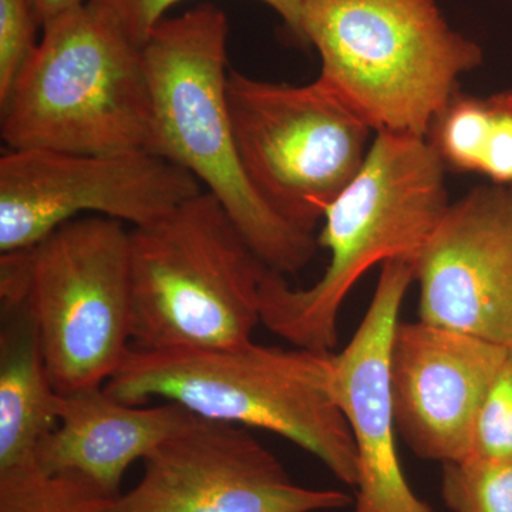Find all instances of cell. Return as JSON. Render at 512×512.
I'll list each match as a JSON object with an SVG mask.
<instances>
[{
  "label": "cell",
  "instance_id": "1",
  "mask_svg": "<svg viewBox=\"0 0 512 512\" xmlns=\"http://www.w3.org/2000/svg\"><path fill=\"white\" fill-rule=\"evenodd\" d=\"M446 167L427 138L376 133L359 173L323 215L319 247L329 265L309 288L295 289L268 269L261 323L295 348L333 352L343 303L373 266L414 262L451 202Z\"/></svg>",
  "mask_w": 512,
  "mask_h": 512
},
{
  "label": "cell",
  "instance_id": "2",
  "mask_svg": "<svg viewBox=\"0 0 512 512\" xmlns=\"http://www.w3.org/2000/svg\"><path fill=\"white\" fill-rule=\"evenodd\" d=\"M228 19L202 3L165 18L141 49L153 109L151 153L180 165L217 198L272 271L293 275L318 254V238L262 200L239 158L228 106Z\"/></svg>",
  "mask_w": 512,
  "mask_h": 512
},
{
  "label": "cell",
  "instance_id": "3",
  "mask_svg": "<svg viewBox=\"0 0 512 512\" xmlns=\"http://www.w3.org/2000/svg\"><path fill=\"white\" fill-rule=\"evenodd\" d=\"M333 353L248 342L235 348L138 350L104 384L114 399L177 403L202 419L284 437L356 487V448L332 390Z\"/></svg>",
  "mask_w": 512,
  "mask_h": 512
},
{
  "label": "cell",
  "instance_id": "4",
  "mask_svg": "<svg viewBox=\"0 0 512 512\" xmlns=\"http://www.w3.org/2000/svg\"><path fill=\"white\" fill-rule=\"evenodd\" d=\"M302 35L322 60L318 82L375 133L426 138L484 57L437 0H303Z\"/></svg>",
  "mask_w": 512,
  "mask_h": 512
},
{
  "label": "cell",
  "instance_id": "5",
  "mask_svg": "<svg viewBox=\"0 0 512 512\" xmlns=\"http://www.w3.org/2000/svg\"><path fill=\"white\" fill-rule=\"evenodd\" d=\"M268 266L210 192L130 229L131 345L235 348L261 323Z\"/></svg>",
  "mask_w": 512,
  "mask_h": 512
},
{
  "label": "cell",
  "instance_id": "6",
  "mask_svg": "<svg viewBox=\"0 0 512 512\" xmlns=\"http://www.w3.org/2000/svg\"><path fill=\"white\" fill-rule=\"evenodd\" d=\"M0 103L9 150H151L153 109L141 49L90 3L43 26Z\"/></svg>",
  "mask_w": 512,
  "mask_h": 512
},
{
  "label": "cell",
  "instance_id": "7",
  "mask_svg": "<svg viewBox=\"0 0 512 512\" xmlns=\"http://www.w3.org/2000/svg\"><path fill=\"white\" fill-rule=\"evenodd\" d=\"M0 299L29 309L57 392L103 387L131 350L130 229L86 215L2 254Z\"/></svg>",
  "mask_w": 512,
  "mask_h": 512
},
{
  "label": "cell",
  "instance_id": "8",
  "mask_svg": "<svg viewBox=\"0 0 512 512\" xmlns=\"http://www.w3.org/2000/svg\"><path fill=\"white\" fill-rule=\"evenodd\" d=\"M228 106L252 187L282 220L313 234L365 163L372 127L318 80L291 86L229 72Z\"/></svg>",
  "mask_w": 512,
  "mask_h": 512
},
{
  "label": "cell",
  "instance_id": "9",
  "mask_svg": "<svg viewBox=\"0 0 512 512\" xmlns=\"http://www.w3.org/2000/svg\"><path fill=\"white\" fill-rule=\"evenodd\" d=\"M202 191L194 175L147 150H9L0 158V252L33 247L86 215L144 227Z\"/></svg>",
  "mask_w": 512,
  "mask_h": 512
},
{
  "label": "cell",
  "instance_id": "10",
  "mask_svg": "<svg viewBox=\"0 0 512 512\" xmlns=\"http://www.w3.org/2000/svg\"><path fill=\"white\" fill-rule=\"evenodd\" d=\"M144 473L109 512H318L352 503L293 483L241 426L197 417L144 458Z\"/></svg>",
  "mask_w": 512,
  "mask_h": 512
},
{
  "label": "cell",
  "instance_id": "11",
  "mask_svg": "<svg viewBox=\"0 0 512 512\" xmlns=\"http://www.w3.org/2000/svg\"><path fill=\"white\" fill-rule=\"evenodd\" d=\"M413 266L421 322L512 348L511 188L450 204Z\"/></svg>",
  "mask_w": 512,
  "mask_h": 512
},
{
  "label": "cell",
  "instance_id": "12",
  "mask_svg": "<svg viewBox=\"0 0 512 512\" xmlns=\"http://www.w3.org/2000/svg\"><path fill=\"white\" fill-rule=\"evenodd\" d=\"M413 282L412 261L384 262L359 328L345 349L333 353V396L356 448L353 512H434L404 476L390 384V346Z\"/></svg>",
  "mask_w": 512,
  "mask_h": 512
},
{
  "label": "cell",
  "instance_id": "13",
  "mask_svg": "<svg viewBox=\"0 0 512 512\" xmlns=\"http://www.w3.org/2000/svg\"><path fill=\"white\" fill-rule=\"evenodd\" d=\"M508 348L430 323L396 326L390 384L397 433L423 460L470 457L478 409Z\"/></svg>",
  "mask_w": 512,
  "mask_h": 512
},
{
  "label": "cell",
  "instance_id": "14",
  "mask_svg": "<svg viewBox=\"0 0 512 512\" xmlns=\"http://www.w3.org/2000/svg\"><path fill=\"white\" fill-rule=\"evenodd\" d=\"M197 417L177 403L120 402L104 386L62 394L59 423L37 447L36 464L49 474H77L119 497L128 467Z\"/></svg>",
  "mask_w": 512,
  "mask_h": 512
},
{
  "label": "cell",
  "instance_id": "15",
  "mask_svg": "<svg viewBox=\"0 0 512 512\" xmlns=\"http://www.w3.org/2000/svg\"><path fill=\"white\" fill-rule=\"evenodd\" d=\"M60 403L35 319L22 301L2 302L0 470L36 463L37 447L59 423Z\"/></svg>",
  "mask_w": 512,
  "mask_h": 512
},
{
  "label": "cell",
  "instance_id": "16",
  "mask_svg": "<svg viewBox=\"0 0 512 512\" xmlns=\"http://www.w3.org/2000/svg\"><path fill=\"white\" fill-rule=\"evenodd\" d=\"M426 138L447 171L484 175L512 190V90L488 97L458 90Z\"/></svg>",
  "mask_w": 512,
  "mask_h": 512
},
{
  "label": "cell",
  "instance_id": "17",
  "mask_svg": "<svg viewBox=\"0 0 512 512\" xmlns=\"http://www.w3.org/2000/svg\"><path fill=\"white\" fill-rule=\"evenodd\" d=\"M117 497L77 474L36 463L0 470V512H109Z\"/></svg>",
  "mask_w": 512,
  "mask_h": 512
},
{
  "label": "cell",
  "instance_id": "18",
  "mask_svg": "<svg viewBox=\"0 0 512 512\" xmlns=\"http://www.w3.org/2000/svg\"><path fill=\"white\" fill-rule=\"evenodd\" d=\"M441 497L453 512H512V461L443 464Z\"/></svg>",
  "mask_w": 512,
  "mask_h": 512
},
{
  "label": "cell",
  "instance_id": "19",
  "mask_svg": "<svg viewBox=\"0 0 512 512\" xmlns=\"http://www.w3.org/2000/svg\"><path fill=\"white\" fill-rule=\"evenodd\" d=\"M470 457L512 461V348H508L478 409Z\"/></svg>",
  "mask_w": 512,
  "mask_h": 512
},
{
  "label": "cell",
  "instance_id": "20",
  "mask_svg": "<svg viewBox=\"0 0 512 512\" xmlns=\"http://www.w3.org/2000/svg\"><path fill=\"white\" fill-rule=\"evenodd\" d=\"M181 0H87L99 9L126 35L127 39L143 49L151 32L165 19V13ZM275 10L292 35L306 45L302 35L303 0H261Z\"/></svg>",
  "mask_w": 512,
  "mask_h": 512
},
{
  "label": "cell",
  "instance_id": "21",
  "mask_svg": "<svg viewBox=\"0 0 512 512\" xmlns=\"http://www.w3.org/2000/svg\"><path fill=\"white\" fill-rule=\"evenodd\" d=\"M39 28L32 0H0V103L35 53Z\"/></svg>",
  "mask_w": 512,
  "mask_h": 512
},
{
  "label": "cell",
  "instance_id": "22",
  "mask_svg": "<svg viewBox=\"0 0 512 512\" xmlns=\"http://www.w3.org/2000/svg\"><path fill=\"white\" fill-rule=\"evenodd\" d=\"M35 5L37 18L40 20V25H47L64 13L70 10L80 8L87 0H32Z\"/></svg>",
  "mask_w": 512,
  "mask_h": 512
}]
</instances>
